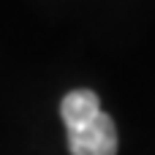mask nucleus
Listing matches in <instances>:
<instances>
[{
	"mask_svg": "<svg viewBox=\"0 0 155 155\" xmlns=\"http://www.w3.org/2000/svg\"><path fill=\"white\" fill-rule=\"evenodd\" d=\"M60 114L68 131L71 155H117L114 120L101 109L93 90H74L63 98Z\"/></svg>",
	"mask_w": 155,
	"mask_h": 155,
	"instance_id": "f257e3e1",
	"label": "nucleus"
}]
</instances>
